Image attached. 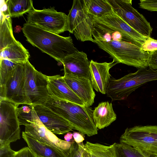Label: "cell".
<instances>
[{"mask_svg":"<svg viewBox=\"0 0 157 157\" xmlns=\"http://www.w3.org/2000/svg\"><path fill=\"white\" fill-rule=\"evenodd\" d=\"M22 29L28 42L58 63L78 50L70 36H63L27 22Z\"/></svg>","mask_w":157,"mask_h":157,"instance_id":"1","label":"cell"},{"mask_svg":"<svg viewBox=\"0 0 157 157\" xmlns=\"http://www.w3.org/2000/svg\"><path fill=\"white\" fill-rule=\"evenodd\" d=\"M45 105L67 121L73 129L88 136L98 134V129L93 119V110L90 107L51 97Z\"/></svg>","mask_w":157,"mask_h":157,"instance_id":"2","label":"cell"},{"mask_svg":"<svg viewBox=\"0 0 157 157\" xmlns=\"http://www.w3.org/2000/svg\"><path fill=\"white\" fill-rule=\"evenodd\" d=\"M94 43L118 63H121L138 68L148 67L150 52L145 51L136 45L124 41L104 42L94 40Z\"/></svg>","mask_w":157,"mask_h":157,"instance_id":"3","label":"cell"},{"mask_svg":"<svg viewBox=\"0 0 157 157\" xmlns=\"http://www.w3.org/2000/svg\"><path fill=\"white\" fill-rule=\"evenodd\" d=\"M157 80V70L139 68L118 79L111 77L106 94L112 101L124 100L144 84Z\"/></svg>","mask_w":157,"mask_h":157,"instance_id":"4","label":"cell"},{"mask_svg":"<svg viewBox=\"0 0 157 157\" xmlns=\"http://www.w3.org/2000/svg\"><path fill=\"white\" fill-rule=\"evenodd\" d=\"M25 94L29 105H45L51 97L47 86L48 76L36 70L27 60L24 63Z\"/></svg>","mask_w":157,"mask_h":157,"instance_id":"5","label":"cell"},{"mask_svg":"<svg viewBox=\"0 0 157 157\" xmlns=\"http://www.w3.org/2000/svg\"><path fill=\"white\" fill-rule=\"evenodd\" d=\"M119 143L148 154L157 155V125L127 128L120 137Z\"/></svg>","mask_w":157,"mask_h":157,"instance_id":"6","label":"cell"},{"mask_svg":"<svg viewBox=\"0 0 157 157\" xmlns=\"http://www.w3.org/2000/svg\"><path fill=\"white\" fill-rule=\"evenodd\" d=\"M18 106L8 100L0 99V145L9 144L20 139Z\"/></svg>","mask_w":157,"mask_h":157,"instance_id":"7","label":"cell"},{"mask_svg":"<svg viewBox=\"0 0 157 157\" xmlns=\"http://www.w3.org/2000/svg\"><path fill=\"white\" fill-rule=\"evenodd\" d=\"M28 13L27 23L58 35L67 31V15L54 7L42 10L34 8Z\"/></svg>","mask_w":157,"mask_h":157,"instance_id":"8","label":"cell"},{"mask_svg":"<svg viewBox=\"0 0 157 157\" xmlns=\"http://www.w3.org/2000/svg\"><path fill=\"white\" fill-rule=\"evenodd\" d=\"M93 18L85 11L82 0H74L67 15V31L81 41L94 43L92 29Z\"/></svg>","mask_w":157,"mask_h":157,"instance_id":"9","label":"cell"},{"mask_svg":"<svg viewBox=\"0 0 157 157\" xmlns=\"http://www.w3.org/2000/svg\"><path fill=\"white\" fill-rule=\"evenodd\" d=\"M115 12L142 35L150 37L152 28L145 17L132 6V0H107Z\"/></svg>","mask_w":157,"mask_h":157,"instance_id":"10","label":"cell"},{"mask_svg":"<svg viewBox=\"0 0 157 157\" xmlns=\"http://www.w3.org/2000/svg\"><path fill=\"white\" fill-rule=\"evenodd\" d=\"M24 84V63H18L4 87L0 89V99H6L18 106L29 105L25 94Z\"/></svg>","mask_w":157,"mask_h":157,"instance_id":"11","label":"cell"},{"mask_svg":"<svg viewBox=\"0 0 157 157\" xmlns=\"http://www.w3.org/2000/svg\"><path fill=\"white\" fill-rule=\"evenodd\" d=\"M25 132L38 141L55 147L69 155L73 142L60 139L46 128L40 120L25 126Z\"/></svg>","mask_w":157,"mask_h":157,"instance_id":"12","label":"cell"},{"mask_svg":"<svg viewBox=\"0 0 157 157\" xmlns=\"http://www.w3.org/2000/svg\"><path fill=\"white\" fill-rule=\"evenodd\" d=\"M93 18L116 29L122 35L125 42L141 48L148 38L142 35L130 27L114 11L101 17Z\"/></svg>","mask_w":157,"mask_h":157,"instance_id":"13","label":"cell"},{"mask_svg":"<svg viewBox=\"0 0 157 157\" xmlns=\"http://www.w3.org/2000/svg\"><path fill=\"white\" fill-rule=\"evenodd\" d=\"M33 106L40 121L46 128L53 133L63 134L73 129L67 121L45 105Z\"/></svg>","mask_w":157,"mask_h":157,"instance_id":"14","label":"cell"},{"mask_svg":"<svg viewBox=\"0 0 157 157\" xmlns=\"http://www.w3.org/2000/svg\"><path fill=\"white\" fill-rule=\"evenodd\" d=\"M63 78L67 85L83 102L90 107L94 102L95 94L90 80L76 75L64 68Z\"/></svg>","mask_w":157,"mask_h":157,"instance_id":"15","label":"cell"},{"mask_svg":"<svg viewBox=\"0 0 157 157\" xmlns=\"http://www.w3.org/2000/svg\"><path fill=\"white\" fill-rule=\"evenodd\" d=\"M117 63L113 60L109 63H98L92 59L90 61V80L93 88L96 91L106 94L111 77L109 70Z\"/></svg>","mask_w":157,"mask_h":157,"instance_id":"16","label":"cell"},{"mask_svg":"<svg viewBox=\"0 0 157 157\" xmlns=\"http://www.w3.org/2000/svg\"><path fill=\"white\" fill-rule=\"evenodd\" d=\"M47 88L52 98L71 102L82 106L83 101L71 90L59 75L48 76Z\"/></svg>","mask_w":157,"mask_h":157,"instance_id":"17","label":"cell"},{"mask_svg":"<svg viewBox=\"0 0 157 157\" xmlns=\"http://www.w3.org/2000/svg\"><path fill=\"white\" fill-rule=\"evenodd\" d=\"M62 63L64 68L71 73L91 80L90 61L87 54L83 52L77 50L65 58Z\"/></svg>","mask_w":157,"mask_h":157,"instance_id":"18","label":"cell"},{"mask_svg":"<svg viewBox=\"0 0 157 157\" xmlns=\"http://www.w3.org/2000/svg\"><path fill=\"white\" fill-rule=\"evenodd\" d=\"M22 137L37 157H69V155L52 146L41 142L22 132Z\"/></svg>","mask_w":157,"mask_h":157,"instance_id":"19","label":"cell"},{"mask_svg":"<svg viewBox=\"0 0 157 157\" xmlns=\"http://www.w3.org/2000/svg\"><path fill=\"white\" fill-rule=\"evenodd\" d=\"M93 117L96 127L100 129L108 126L117 119L112 104L108 101L99 103L93 110Z\"/></svg>","mask_w":157,"mask_h":157,"instance_id":"20","label":"cell"},{"mask_svg":"<svg viewBox=\"0 0 157 157\" xmlns=\"http://www.w3.org/2000/svg\"><path fill=\"white\" fill-rule=\"evenodd\" d=\"M0 51V59H6L17 63H24L29 60L30 56L28 50L17 40Z\"/></svg>","mask_w":157,"mask_h":157,"instance_id":"21","label":"cell"},{"mask_svg":"<svg viewBox=\"0 0 157 157\" xmlns=\"http://www.w3.org/2000/svg\"><path fill=\"white\" fill-rule=\"evenodd\" d=\"M84 10L90 16L100 17L114 11L107 0H82Z\"/></svg>","mask_w":157,"mask_h":157,"instance_id":"22","label":"cell"},{"mask_svg":"<svg viewBox=\"0 0 157 157\" xmlns=\"http://www.w3.org/2000/svg\"><path fill=\"white\" fill-rule=\"evenodd\" d=\"M0 25V50L17 40L13 35L11 17L7 11L1 10Z\"/></svg>","mask_w":157,"mask_h":157,"instance_id":"23","label":"cell"},{"mask_svg":"<svg viewBox=\"0 0 157 157\" xmlns=\"http://www.w3.org/2000/svg\"><path fill=\"white\" fill-rule=\"evenodd\" d=\"M5 2L11 17H19L29 13L34 8L31 0H8Z\"/></svg>","mask_w":157,"mask_h":157,"instance_id":"24","label":"cell"},{"mask_svg":"<svg viewBox=\"0 0 157 157\" xmlns=\"http://www.w3.org/2000/svg\"><path fill=\"white\" fill-rule=\"evenodd\" d=\"M84 147L91 157H115L114 144L106 146L98 143L86 141L84 144Z\"/></svg>","mask_w":157,"mask_h":157,"instance_id":"25","label":"cell"},{"mask_svg":"<svg viewBox=\"0 0 157 157\" xmlns=\"http://www.w3.org/2000/svg\"><path fill=\"white\" fill-rule=\"evenodd\" d=\"M17 114L20 125L25 126L40 120L33 106L25 105L17 108Z\"/></svg>","mask_w":157,"mask_h":157,"instance_id":"26","label":"cell"},{"mask_svg":"<svg viewBox=\"0 0 157 157\" xmlns=\"http://www.w3.org/2000/svg\"><path fill=\"white\" fill-rule=\"evenodd\" d=\"M115 157H148L147 154L126 144L115 143Z\"/></svg>","mask_w":157,"mask_h":157,"instance_id":"27","label":"cell"},{"mask_svg":"<svg viewBox=\"0 0 157 157\" xmlns=\"http://www.w3.org/2000/svg\"><path fill=\"white\" fill-rule=\"evenodd\" d=\"M18 63L8 59H0V89L4 87Z\"/></svg>","mask_w":157,"mask_h":157,"instance_id":"28","label":"cell"},{"mask_svg":"<svg viewBox=\"0 0 157 157\" xmlns=\"http://www.w3.org/2000/svg\"><path fill=\"white\" fill-rule=\"evenodd\" d=\"M83 143L80 144L73 142L69 152V157H82L84 149Z\"/></svg>","mask_w":157,"mask_h":157,"instance_id":"29","label":"cell"},{"mask_svg":"<svg viewBox=\"0 0 157 157\" xmlns=\"http://www.w3.org/2000/svg\"><path fill=\"white\" fill-rule=\"evenodd\" d=\"M140 7L151 11H157V0H141Z\"/></svg>","mask_w":157,"mask_h":157,"instance_id":"30","label":"cell"},{"mask_svg":"<svg viewBox=\"0 0 157 157\" xmlns=\"http://www.w3.org/2000/svg\"><path fill=\"white\" fill-rule=\"evenodd\" d=\"M142 48L145 51L149 52L157 50V40L148 37L142 45Z\"/></svg>","mask_w":157,"mask_h":157,"instance_id":"31","label":"cell"},{"mask_svg":"<svg viewBox=\"0 0 157 157\" xmlns=\"http://www.w3.org/2000/svg\"><path fill=\"white\" fill-rule=\"evenodd\" d=\"M147 64L149 68L157 70V50L150 52Z\"/></svg>","mask_w":157,"mask_h":157,"instance_id":"32","label":"cell"},{"mask_svg":"<svg viewBox=\"0 0 157 157\" xmlns=\"http://www.w3.org/2000/svg\"><path fill=\"white\" fill-rule=\"evenodd\" d=\"M12 157H37L28 147H24L16 151Z\"/></svg>","mask_w":157,"mask_h":157,"instance_id":"33","label":"cell"},{"mask_svg":"<svg viewBox=\"0 0 157 157\" xmlns=\"http://www.w3.org/2000/svg\"><path fill=\"white\" fill-rule=\"evenodd\" d=\"M10 144L0 145V157H12L16 151L11 149Z\"/></svg>","mask_w":157,"mask_h":157,"instance_id":"34","label":"cell"},{"mask_svg":"<svg viewBox=\"0 0 157 157\" xmlns=\"http://www.w3.org/2000/svg\"><path fill=\"white\" fill-rule=\"evenodd\" d=\"M73 137L75 142L78 144L83 143L84 140V136L79 132H74Z\"/></svg>","mask_w":157,"mask_h":157,"instance_id":"35","label":"cell"},{"mask_svg":"<svg viewBox=\"0 0 157 157\" xmlns=\"http://www.w3.org/2000/svg\"><path fill=\"white\" fill-rule=\"evenodd\" d=\"M64 140L68 142H75L73 137V134L71 132H68L67 133L64 137Z\"/></svg>","mask_w":157,"mask_h":157,"instance_id":"36","label":"cell"},{"mask_svg":"<svg viewBox=\"0 0 157 157\" xmlns=\"http://www.w3.org/2000/svg\"><path fill=\"white\" fill-rule=\"evenodd\" d=\"M82 157H91L89 152L84 148L82 153Z\"/></svg>","mask_w":157,"mask_h":157,"instance_id":"37","label":"cell"},{"mask_svg":"<svg viewBox=\"0 0 157 157\" xmlns=\"http://www.w3.org/2000/svg\"><path fill=\"white\" fill-rule=\"evenodd\" d=\"M147 155L148 157H157V155H151L148 154H147Z\"/></svg>","mask_w":157,"mask_h":157,"instance_id":"38","label":"cell"}]
</instances>
